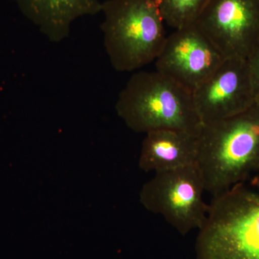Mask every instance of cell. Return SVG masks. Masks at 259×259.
Instances as JSON below:
<instances>
[{
  "label": "cell",
  "instance_id": "6da1fadb",
  "mask_svg": "<svg viewBox=\"0 0 259 259\" xmlns=\"http://www.w3.org/2000/svg\"><path fill=\"white\" fill-rule=\"evenodd\" d=\"M197 164L213 197L259 172V102L244 111L204 124L198 134Z\"/></svg>",
  "mask_w": 259,
  "mask_h": 259
},
{
  "label": "cell",
  "instance_id": "7a4b0ae2",
  "mask_svg": "<svg viewBox=\"0 0 259 259\" xmlns=\"http://www.w3.org/2000/svg\"><path fill=\"white\" fill-rule=\"evenodd\" d=\"M115 110L138 134L158 130L199 134L202 125L192 94L157 71L133 75L119 95Z\"/></svg>",
  "mask_w": 259,
  "mask_h": 259
},
{
  "label": "cell",
  "instance_id": "3957f363",
  "mask_svg": "<svg viewBox=\"0 0 259 259\" xmlns=\"http://www.w3.org/2000/svg\"><path fill=\"white\" fill-rule=\"evenodd\" d=\"M101 29L114 69L132 71L156 60L166 41L157 0H107Z\"/></svg>",
  "mask_w": 259,
  "mask_h": 259
},
{
  "label": "cell",
  "instance_id": "277c9868",
  "mask_svg": "<svg viewBox=\"0 0 259 259\" xmlns=\"http://www.w3.org/2000/svg\"><path fill=\"white\" fill-rule=\"evenodd\" d=\"M197 252L199 259H259V191L243 183L213 197Z\"/></svg>",
  "mask_w": 259,
  "mask_h": 259
},
{
  "label": "cell",
  "instance_id": "5b68a950",
  "mask_svg": "<svg viewBox=\"0 0 259 259\" xmlns=\"http://www.w3.org/2000/svg\"><path fill=\"white\" fill-rule=\"evenodd\" d=\"M202 172L197 163L155 173L140 192L145 208L159 214L182 235L200 229L207 219L209 204Z\"/></svg>",
  "mask_w": 259,
  "mask_h": 259
},
{
  "label": "cell",
  "instance_id": "8992f818",
  "mask_svg": "<svg viewBox=\"0 0 259 259\" xmlns=\"http://www.w3.org/2000/svg\"><path fill=\"white\" fill-rule=\"evenodd\" d=\"M226 58L195 23L166 37L156 60V71L193 93Z\"/></svg>",
  "mask_w": 259,
  "mask_h": 259
},
{
  "label": "cell",
  "instance_id": "52a82bcc",
  "mask_svg": "<svg viewBox=\"0 0 259 259\" xmlns=\"http://www.w3.org/2000/svg\"><path fill=\"white\" fill-rule=\"evenodd\" d=\"M194 23L225 58L247 59L259 42V0H209Z\"/></svg>",
  "mask_w": 259,
  "mask_h": 259
},
{
  "label": "cell",
  "instance_id": "ba28073f",
  "mask_svg": "<svg viewBox=\"0 0 259 259\" xmlns=\"http://www.w3.org/2000/svg\"><path fill=\"white\" fill-rule=\"evenodd\" d=\"M192 97L202 125L244 111L255 102L247 59L226 58Z\"/></svg>",
  "mask_w": 259,
  "mask_h": 259
},
{
  "label": "cell",
  "instance_id": "9c48e42d",
  "mask_svg": "<svg viewBox=\"0 0 259 259\" xmlns=\"http://www.w3.org/2000/svg\"><path fill=\"white\" fill-rule=\"evenodd\" d=\"M198 134L177 130H158L146 134L139 158L143 171H169L197 163Z\"/></svg>",
  "mask_w": 259,
  "mask_h": 259
},
{
  "label": "cell",
  "instance_id": "30bf717a",
  "mask_svg": "<svg viewBox=\"0 0 259 259\" xmlns=\"http://www.w3.org/2000/svg\"><path fill=\"white\" fill-rule=\"evenodd\" d=\"M24 15L51 42L69 35L76 19L102 12L100 0H15Z\"/></svg>",
  "mask_w": 259,
  "mask_h": 259
},
{
  "label": "cell",
  "instance_id": "8fae6325",
  "mask_svg": "<svg viewBox=\"0 0 259 259\" xmlns=\"http://www.w3.org/2000/svg\"><path fill=\"white\" fill-rule=\"evenodd\" d=\"M163 20L177 29L193 23L209 0H157Z\"/></svg>",
  "mask_w": 259,
  "mask_h": 259
},
{
  "label": "cell",
  "instance_id": "7c38bea8",
  "mask_svg": "<svg viewBox=\"0 0 259 259\" xmlns=\"http://www.w3.org/2000/svg\"><path fill=\"white\" fill-rule=\"evenodd\" d=\"M255 102H259V42L247 58Z\"/></svg>",
  "mask_w": 259,
  "mask_h": 259
}]
</instances>
